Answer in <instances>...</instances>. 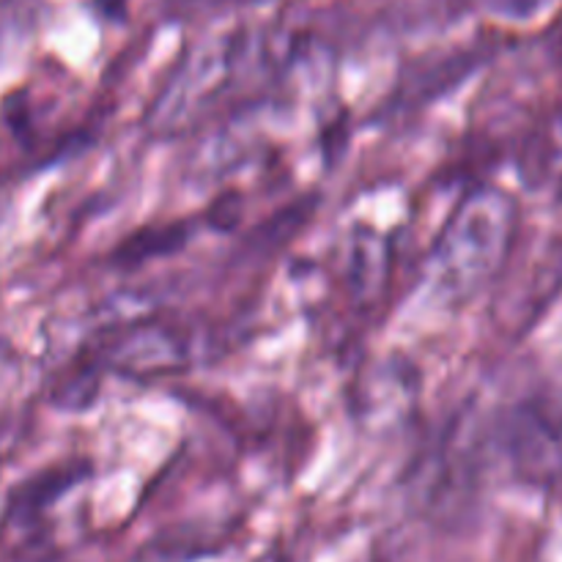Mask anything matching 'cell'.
<instances>
[{
  "mask_svg": "<svg viewBox=\"0 0 562 562\" xmlns=\"http://www.w3.org/2000/svg\"><path fill=\"white\" fill-rule=\"evenodd\" d=\"M349 278L355 280V291L368 300L384 283V245L376 234L355 236L351 245V269Z\"/></svg>",
  "mask_w": 562,
  "mask_h": 562,
  "instance_id": "cell-5",
  "label": "cell"
},
{
  "mask_svg": "<svg viewBox=\"0 0 562 562\" xmlns=\"http://www.w3.org/2000/svg\"><path fill=\"white\" fill-rule=\"evenodd\" d=\"M503 450L525 481L560 486L562 415L543 404L516 406L503 423Z\"/></svg>",
  "mask_w": 562,
  "mask_h": 562,
  "instance_id": "cell-3",
  "label": "cell"
},
{
  "mask_svg": "<svg viewBox=\"0 0 562 562\" xmlns=\"http://www.w3.org/2000/svg\"><path fill=\"white\" fill-rule=\"evenodd\" d=\"M258 562H289V558H285V554H280V552H269L267 558H261Z\"/></svg>",
  "mask_w": 562,
  "mask_h": 562,
  "instance_id": "cell-7",
  "label": "cell"
},
{
  "mask_svg": "<svg viewBox=\"0 0 562 562\" xmlns=\"http://www.w3.org/2000/svg\"><path fill=\"white\" fill-rule=\"evenodd\" d=\"M192 338L173 324H140L110 338L102 362L124 376H159L190 362Z\"/></svg>",
  "mask_w": 562,
  "mask_h": 562,
  "instance_id": "cell-4",
  "label": "cell"
},
{
  "mask_svg": "<svg viewBox=\"0 0 562 562\" xmlns=\"http://www.w3.org/2000/svg\"><path fill=\"white\" fill-rule=\"evenodd\" d=\"M272 77V71H263L261 58L245 44L225 42L201 49L187 58L157 93L148 115V130L162 137L198 130L231 99Z\"/></svg>",
  "mask_w": 562,
  "mask_h": 562,
  "instance_id": "cell-2",
  "label": "cell"
},
{
  "mask_svg": "<svg viewBox=\"0 0 562 562\" xmlns=\"http://www.w3.org/2000/svg\"><path fill=\"white\" fill-rule=\"evenodd\" d=\"M516 203L497 187H477L459 203L426 261V285L437 302L464 305L497 280L516 239Z\"/></svg>",
  "mask_w": 562,
  "mask_h": 562,
  "instance_id": "cell-1",
  "label": "cell"
},
{
  "mask_svg": "<svg viewBox=\"0 0 562 562\" xmlns=\"http://www.w3.org/2000/svg\"><path fill=\"white\" fill-rule=\"evenodd\" d=\"M543 168L547 173L558 176L562 181V102L554 108L552 119L547 121L543 130Z\"/></svg>",
  "mask_w": 562,
  "mask_h": 562,
  "instance_id": "cell-6",
  "label": "cell"
}]
</instances>
